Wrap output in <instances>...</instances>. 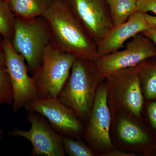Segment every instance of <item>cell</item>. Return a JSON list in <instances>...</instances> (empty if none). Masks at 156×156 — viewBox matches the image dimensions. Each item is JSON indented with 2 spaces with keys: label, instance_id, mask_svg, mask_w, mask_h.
<instances>
[{
  "label": "cell",
  "instance_id": "obj_14",
  "mask_svg": "<svg viewBox=\"0 0 156 156\" xmlns=\"http://www.w3.org/2000/svg\"><path fill=\"white\" fill-rule=\"evenodd\" d=\"M114 26L126 22L136 12L137 0H107Z\"/></svg>",
  "mask_w": 156,
  "mask_h": 156
},
{
  "label": "cell",
  "instance_id": "obj_10",
  "mask_svg": "<svg viewBox=\"0 0 156 156\" xmlns=\"http://www.w3.org/2000/svg\"><path fill=\"white\" fill-rule=\"evenodd\" d=\"M105 79L121 104L132 114L140 115L143 97L140 79L136 66L121 70Z\"/></svg>",
  "mask_w": 156,
  "mask_h": 156
},
{
  "label": "cell",
  "instance_id": "obj_8",
  "mask_svg": "<svg viewBox=\"0 0 156 156\" xmlns=\"http://www.w3.org/2000/svg\"><path fill=\"white\" fill-rule=\"evenodd\" d=\"M27 120L30 123L29 131L16 128L9 131V135L23 137L32 144L33 156H64L62 135L55 131L36 113L28 112Z\"/></svg>",
  "mask_w": 156,
  "mask_h": 156
},
{
  "label": "cell",
  "instance_id": "obj_21",
  "mask_svg": "<svg viewBox=\"0 0 156 156\" xmlns=\"http://www.w3.org/2000/svg\"><path fill=\"white\" fill-rule=\"evenodd\" d=\"M148 114L151 124L156 131V101L150 105L148 108Z\"/></svg>",
  "mask_w": 156,
  "mask_h": 156
},
{
  "label": "cell",
  "instance_id": "obj_12",
  "mask_svg": "<svg viewBox=\"0 0 156 156\" xmlns=\"http://www.w3.org/2000/svg\"><path fill=\"white\" fill-rule=\"evenodd\" d=\"M145 14L136 11L126 22L114 26L97 44L99 57L106 56L119 50L124 44L148 27Z\"/></svg>",
  "mask_w": 156,
  "mask_h": 156
},
{
  "label": "cell",
  "instance_id": "obj_23",
  "mask_svg": "<svg viewBox=\"0 0 156 156\" xmlns=\"http://www.w3.org/2000/svg\"><path fill=\"white\" fill-rule=\"evenodd\" d=\"M144 14H145L146 20L149 25L156 28V15L154 16V15H150L148 13Z\"/></svg>",
  "mask_w": 156,
  "mask_h": 156
},
{
  "label": "cell",
  "instance_id": "obj_3",
  "mask_svg": "<svg viewBox=\"0 0 156 156\" xmlns=\"http://www.w3.org/2000/svg\"><path fill=\"white\" fill-rule=\"evenodd\" d=\"M76 57L53 42L47 47L41 63L32 74L38 98H57L69 77Z\"/></svg>",
  "mask_w": 156,
  "mask_h": 156
},
{
  "label": "cell",
  "instance_id": "obj_9",
  "mask_svg": "<svg viewBox=\"0 0 156 156\" xmlns=\"http://www.w3.org/2000/svg\"><path fill=\"white\" fill-rule=\"evenodd\" d=\"M24 107L28 112L37 113L47 118L51 127L61 135L70 136L82 132V123L76 115L57 98H38Z\"/></svg>",
  "mask_w": 156,
  "mask_h": 156
},
{
  "label": "cell",
  "instance_id": "obj_22",
  "mask_svg": "<svg viewBox=\"0 0 156 156\" xmlns=\"http://www.w3.org/2000/svg\"><path fill=\"white\" fill-rule=\"evenodd\" d=\"M146 37L151 40L156 46V28L150 26L145 31L141 33Z\"/></svg>",
  "mask_w": 156,
  "mask_h": 156
},
{
  "label": "cell",
  "instance_id": "obj_19",
  "mask_svg": "<svg viewBox=\"0 0 156 156\" xmlns=\"http://www.w3.org/2000/svg\"><path fill=\"white\" fill-rule=\"evenodd\" d=\"M62 143L65 152L71 156H92L94 154L89 147L83 143L70 136L62 135Z\"/></svg>",
  "mask_w": 156,
  "mask_h": 156
},
{
  "label": "cell",
  "instance_id": "obj_20",
  "mask_svg": "<svg viewBox=\"0 0 156 156\" xmlns=\"http://www.w3.org/2000/svg\"><path fill=\"white\" fill-rule=\"evenodd\" d=\"M136 11L143 14L152 12L156 15V0H137Z\"/></svg>",
  "mask_w": 156,
  "mask_h": 156
},
{
  "label": "cell",
  "instance_id": "obj_11",
  "mask_svg": "<svg viewBox=\"0 0 156 156\" xmlns=\"http://www.w3.org/2000/svg\"><path fill=\"white\" fill-rule=\"evenodd\" d=\"M107 98V86L105 84H100L89 116L85 137L87 140L94 144L111 147L112 144L109 131L111 118L108 106Z\"/></svg>",
  "mask_w": 156,
  "mask_h": 156
},
{
  "label": "cell",
  "instance_id": "obj_16",
  "mask_svg": "<svg viewBox=\"0 0 156 156\" xmlns=\"http://www.w3.org/2000/svg\"><path fill=\"white\" fill-rule=\"evenodd\" d=\"M118 131L120 138L128 143H146L148 136L141 128L126 119H122L119 122Z\"/></svg>",
  "mask_w": 156,
  "mask_h": 156
},
{
  "label": "cell",
  "instance_id": "obj_24",
  "mask_svg": "<svg viewBox=\"0 0 156 156\" xmlns=\"http://www.w3.org/2000/svg\"><path fill=\"white\" fill-rule=\"evenodd\" d=\"M108 156H133L132 154H129L126 153L122 152L120 151H115L109 153L107 154Z\"/></svg>",
  "mask_w": 156,
  "mask_h": 156
},
{
  "label": "cell",
  "instance_id": "obj_13",
  "mask_svg": "<svg viewBox=\"0 0 156 156\" xmlns=\"http://www.w3.org/2000/svg\"><path fill=\"white\" fill-rule=\"evenodd\" d=\"M53 0H9L8 3L15 17L33 18L43 16Z\"/></svg>",
  "mask_w": 156,
  "mask_h": 156
},
{
  "label": "cell",
  "instance_id": "obj_4",
  "mask_svg": "<svg viewBox=\"0 0 156 156\" xmlns=\"http://www.w3.org/2000/svg\"><path fill=\"white\" fill-rule=\"evenodd\" d=\"M51 42L49 27L42 16L16 17L11 44L14 50L25 58L32 74L40 66L44 52Z\"/></svg>",
  "mask_w": 156,
  "mask_h": 156
},
{
  "label": "cell",
  "instance_id": "obj_7",
  "mask_svg": "<svg viewBox=\"0 0 156 156\" xmlns=\"http://www.w3.org/2000/svg\"><path fill=\"white\" fill-rule=\"evenodd\" d=\"M62 1L96 45L114 26L107 0Z\"/></svg>",
  "mask_w": 156,
  "mask_h": 156
},
{
  "label": "cell",
  "instance_id": "obj_25",
  "mask_svg": "<svg viewBox=\"0 0 156 156\" xmlns=\"http://www.w3.org/2000/svg\"><path fill=\"white\" fill-rule=\"evenodd\" d=\"M3 49H0V66H6L5 57V52Z\"/></svg>",
  "mask_w": 156,
  "mask_h": 156
},
{
  "label": "cell",
  "instance_id": "obj_1",
  "mask_svg": "<svg viewBox=\"0 0 156 156\" xmlns=\"http://www.w3.org/2000/svg\"><path fill=\"white\" fill-rule=\"evenodd\" d=\"M42 17L53 44L77 58L97 60L96 43L62 0H53Z\"/></svg>",
  "mask_w": 156,
  "mask_h": 156
},
{
  "label": "cell",
  "instance_id": "obj_27",
  "mask_svg": "<svg viewBox=\"0 0 156 156\" xmlns=\"http://www.w3.org/2000/svg\"><path fill=\"white\" fill-rule=\"evenodd\" d=\"M0 1H5V2H8V1H9V0H0Z\"/></svg>",
  "mask_w": 156,
  "mask_h": 156
},
{
  "label": "cell",
  "instance_id": "obj_2",
  "mask_svg": "<svg viewBox=\"0 0 156 156\" xmlns=\"http://www.w3.org/2000/svg\"><path fill=\"white\" fill-rule=\"evenodd\" d=\"M105 79L95 62L76 57L57 98L71 109L78 118L86 120L91 112L98 86Z\"/></svg>",
  "mask_w": 156,
  "mask_h": 156
},
{
  "label": "cell",
  "instance_id": "obj_6",
  "mask_svg": "<svg viewBox=\"0 0 156 156\" xmlns=\"http://www.w3.org/2000/svg\"><path fill=\"white\" fill-rule=\"evenodd\" d=\"M3 45L14 92L12 110L17 112L30 101L38 98L37 92L33 78L29 75L25 58L14 50L11 42L4 39Z\"/></svg>",
  "mask_w": 156,
  "mask_h": 156
},
{
  "label": "cell",
  "instance_id": "obj_15",
  "mask_svg": "<svg viewBox=\"0 0 156 156\" xmlns=\"http://www.w3.org/2000/svg\"><path fill=\"white\" fill-rule=\"evenodd\" d=\"M136 67L146 97L149 99L156 98V63H146L144 61Z\"/></svg>",
  "mask_w": 156,
  "mask_h": 156
},
{
  "label": "cell",
  "instance_id": "obj_18",
  "mask_svg": "<svg viewBox=\"0 0 156 156\" xmlns=\"http://www.w3.org/2000/svg\"><path fill=\"white\" fill-rule=\"evenodd\" d=\"M14 92L11 78L6 66H0V105H12Z\"/></svg>",
  "mask_w": 156,
  "mask_h": 156
},
{
  "label": "cell",
  "instance_id": "obj_17",
  "mask_svg": "<svg viewBox=\"0 0 156 156\" xmlns=\"http://www.w3.org/2000/svg\"><path fill=\"white\" fill-rule=\"evenodd\" d=\"M16 17L9 3L0 1V34L11 43L14 36Z\"/></svg>",
  "mask_w": 156,
  "mask_h": 156
},
{
  "label": "cell",
  "instance_id": "obj_26",
  "mask_svg": "<svg viewBox=\"0 0 156 156\" xmlns=\"http://www.w3.org/2000/svg\"><path fill=\"white\" fill-rule=\"evenodd\" d=\"M3 135V131L2 130H0V141L2 140V138Z\"/></svg>",
  "mask_w": 156,
  "mask_h": 156
},
{
  "label": "cell",
  "instance_id": "obj_5",
  "mask_svg": "<svg viewBox=\"0 0 156 156\" xmlns=\"http://www.w3.org/2000/svg\"><path fill=\"white\" fill-rule=\"evenodd\" d=\"M156 56V46L142 33L127 42L125 49L99 57L95 62L98 71L105 78L121 70L136 66L142 62Z\"/></svg>",
  "mask_w": 156,
  "mask_h": 156
}]
</instances>
